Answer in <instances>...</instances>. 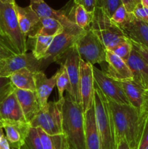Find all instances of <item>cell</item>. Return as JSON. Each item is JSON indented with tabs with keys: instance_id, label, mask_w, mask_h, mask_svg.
Wrapping results in <instances>:
<instances>
[{
	"instance_id": "f6af8a7d",
	"label": "cell",
	"mask_w": 148,
	"mask_h": 149,
	"mask_svg": "<svg viewBox=\"0 0 148 149\" xmlns=\"http://www.w3.org/2000/svg\"><path fill=\"white\" fill-rule=\"evenodd\" d=\"M44 0H30V4H33V3H41L44 2Z\"/></svg>"
},
{
	"instance_id": "1f68e13d",
	"label": "cell",
	"mask_w": 148,
	"mask_h": 149,
	"mask_svg": "<svg viewBox=\"0 0 148 149\" xmlns=\"http://www.w3.org/2000/svg\"><path fill=\"white\" fill-rule=\"evenodd\" d=\"M132 49H133V47H132L131 42L129 40V39H128L127 40H125L118 44L113 49H110V51H112L117 56H118L123 61L126 62L131 53Z\"/></svg>"
},
{
	"instance_id": "f1b7e54d",
	"label": "cell",
	"mask_w": 148,
	"mask_h": 149,
	"mask_svg": "<svg viewBox=\"0 0 148 149\" xmlns=\"http://www.w3.org/2000/svg\"><path fill=\"white\" fill-rule=\"evenodd\" d=\"M133 17H134V15H133V13H129L123 5H120L115 11L110 19L115 26L121 29L129 22L131 21Z\"/></svg>"
},
{
	"instance_id": "d590c367",
	"label": "cell",
	"mask_w": 148,
	"mask_h": 149,
	"mask_svg": "<svg viewBox=\"0 0 148 149\" xmlns=\"http://www.w3.org/2000/svg\"><path fill=\"white\" fill-rule=\"evenodd\" d=\"M132 13L136 19L148 23V9L144 7L141 3L136 4Z\"/></svg>"
},
{
	"instance_id": "603a6c76",
	"label": "cell",
	"mask_w": 148,
	"mask_h": 149,
	"mask_svg": "<svg viewBox=\"0 0 148 149\" xmlns=\"http://www.w3.org/2000/svg\"><path fill=\"white\" fill-rule=\"evenodd\" d=\"M118 83L129 105L142 111L145 89L142 88L133 80L120 81Z\"/></svg>"
},
{
	"instance_id": "5bb4252c",
	"label": "cell",
	"mask_w": 148,
	"mask_h": 149,
	"mask_svg": "<svg viewBox=\"0 0 148 149\" xmlns=\"http://www.w3.org/2000/svg\"><path fill=\"white\" fill-rule=\"evenodd\" d=\"M16 97L26 122L30 124L40 111L41 106L36 92L15 89Z\"/></svg>"
},
{
	"instance_id": "ee69618b",
	"label": "cell",
	"mask_w": 148,
	"mask_h": 149,
	"mask_svg": "<svg viewBox=\"0 0 148 149\" xmlns=\"http://www.w3.org/2000/svg\"><path fill=\"white\" fill-rule=\"evenodd\" d=\"M140 3L144 7L148 9V0H140Z\"/></svg>"
},
{
	"instance_id": "cb8c5ba5",
	"label": "cell",
	"mask_w": 148,
	"mask_h": 149,
	"mask_svg": "<svg viewBox=\"0 0 148 149\" xmlns=\"http://www.w3.org/2000/svg\"><path fill=\"white\" fill-rule=\"evenodd\" d=\"M64 28L57 20L52 18H40L39 24L28 37L33 39L39 36H55L63 32Z\"/></svg>"
},
{
	"instance_id": "681fc988",
	"label": "cell",
	"mask_w": 148,
	"mask_h": 149,
	"mask_svg": "<svg viewBox=\"0 0 148 149\" xmlns=\"http://www.w3.org/2000/svg\"><path fill=\"white\" fill-rule=\"evenodd\" d=\"M136 3H137V4L140 3V0H136Z\"/></svg>"
},
{
	"instance_id": "e575fe53",
	"label": "cell",
	"mask_w": 148,
	"mask_h": 149,
	"mask_svg": "<svg viewBox=\"0 0 148 149\" xmlns=\"http://www.w3.org/2000/svg\"><path fill=\"white\" fill-rule=\"evenodd\" d=\"M148 146V115L145 113V121L142 126L137 149H145Z\"/></svg>"
},
{
	"instance_id": "6da1fadb",
	"label": "cell",
	"mask_w": 148,
	"mask_h": 149,
	"mask_svg": "<svg viewBox=\"0 0 148 149\" xmlns=\"http://www.w3.org/2000/svg\"><path fill=\"white\" fill-rule=\"evenodd\" d=\"M115 125L116 143L125 140L131 149H137L145 113L129 104L109 100Z\"/></svg>"
},
{
	"instance_id": "30bf717a",
	"label": "cell",
	"mask_w": 148,
	"mask_h": 149,
	"mask_svg": "<svg viewBox=\"0 0 148 149\" xmlns=\"http://www.w3.org/2000/svg\"><path fill=\"white\" fill-rule=\"evenodd\" d=\"M94 83L102 92L107 100L118 104H129L118 81L113 79L106 73L93 65Z\"/></svg>"
},
{
	"instance_id": "277c9868",
	"label": "cell",
	"mask_w": 148,
	"mask_h": 149,
	"mask_svg": "<svg viewBox=\"0 0 148 149\" xmlns=\"http://www.w3.org/2000/svg\"><path fill=\"white\" fill-rule=\"evenodd\" d=\"M15 3L0 1V37L16 54L26 53L27 36L20 31Z\"/></svg>"
},
{
	"instance_id": "7a4b0ae2",
	"label": "cell",
	"mask_w": 148,
	"mask_h": 149,
	"mask_svg": "<svg viewBox=\"0 0 148 149\" xmlns=\"http://www.w3.org/2000/svg\"><path fill=\"white\" fill-rule=\"evenodd\" d=\"M62 131L69 149H86L82 107L67 94L62 99Z\"/></svg>"
},
{
	"instance_id": "d4e9b609",
	"label": "cell",
	"mask_w": 148,
	"mask_h": 149,
	"mask_svg": "<svg viewBox=\"0 0 148 149\" xmlns=\"http://www.w3.org/2000/svg\"><path fill=\"white\" fill-rule=\"evenodd\" d=\"M9 77L15 88L36 92L34 72L33 71L23 68L12 73Z\"/></svg>"
},
{
	"instance_id": "bcb514c9",
	"label": "cell",
	"mask_w": 148,
	"mask_h": 149,
	"mask_svg": "<svg viewBox=\"0 0 148 149\" xmlns=\"http://www.w3.org/2000/svg\"><path fill=\"white\" fill-rule=\"evenodd\" d=\"M2 2H6V3H15V0H0Z\"/></svg>"
},
{
	"instance_id": "f35d334b",
	"label": "cell",
	"mask_w": 148,
	"mask_h": 149,
	"mask_svg": "<svg viewBox=\"0 0 148 149\" xmlns=\"http://www.w3.org/2000/svg\"><path fill=\"white\" fill-rule=\"evenodd\" d=\"M74 4L81 5L89 12L94 13L96 8V0H73Z\"/></svg>"
},
{
	"instance_id": "9a60e30c",
	"label": "cell",
	"mask_w": 148,
	"mask_h": 149,
	"mask_svg": "<svg viewBox=\"0 0 148 149\" xmlns=\"http://www.w3.org/2000/svg\"><path fill=\"white\" fill-rule=\"evenodd\" d=\"M105 61L107 63L106 74L110 78L118 81L133 79L131 71L126 63L112 51H106Z\"/></svg>"
},
{
	"instance_id": "c3c4849f",
	"label": "cell",
	"mask_w": 148,
	"mask_h": 149,
	"mask_svg": "<svg viewBox=\"0 0 148 149\" xmlns=\"http://www.w3.org/2000/svg\"><path fill=\"white\" fill-rule=\"evenodd\" d=\"M0 128H2V122L1 119H0Z\"/></svg>"
},
{
	"instance_id": "3957f363",
	"label": "cell",
	"mask_w": 148,
	"mask_h": 149,
	"mask_svg": "<svg viewBox=\"0 0 148 149\" xmlns=\"http://www.w3.org/2000/svg\"><path fill=\"white\" fill-rule=\"evenodd\" d=\"M94 107L100 149H116L115 125L109 101L94 83Z\"/></svg>"
},
{
	"instance_id": "4316f807",
	"label": "cell",
	"mask_w": 148,
	"mask_h": 149,
	"mask_svg": "<svg viewBox=\"0 0 148 149\" xmlns=\"http://www.w3.org/2000/svg\"><path fill=\"white\" fill-rule=\"evenodd\" d=\"M55 36H39L33 38V48L32 54L39 61H43Z\"/></svg>"
},
{
	"instance_id": "60d3db41",
	"label": "cell",
	"mask_w": 148,
	"mask_h": 149,
	"mask_svg": "<svg viewBox=\"0 0 148 149\" xmlns=\"http://www.w3.org/2000/svg\"><path fill=\"white\" fill-rule=\"evenodd\" d=\"M142 112L148 115V88L145 90V95H144V102Z\"/></svg>"
},
{
	"instance_id": "b9f144b4",
	"label": "cell",
	"mask_w": 148,
	"mask_h": 149,
	"mask_svg": "<svg viewBox=\"0 0 148 149\" xmlns=\"http://www.w3.org/2000/svg\"><path fill=\"white\" fill-rule=\"evenodd\" d=\"M0 149H16L12 148V147L10 146V144L9 143L8 141H7V138L4 135L1 140L0 141Z\"/></svg>"
},
{
	"instance_id": "7bdbcfd3",
	"label": "cell",
	"mask_w": 148,
	"mask_h": 149,
	"mask_svg": "<svg viewBox=\"0 0 148 149\" xmlns=\"http://www.w3.org/2000/svg\"><path fill=\"white\" fill-rule=\"evenodd\" d=\"M116 149H131L128 143L125 140H120L117 143V148Z\"/></svg>"
},
{
	"instance_id": "44dd1931",
	"label": "cell",
	"mask_w": 148,
	"mask_h": 149,
	"mask_svg": "<svg viewBox=\"0 0 148 149\" xmlns=\"http://www.w3.org/2000/svg\"><path fill=\"white\" fill-rule=\"evenodd\" d=\"M84 116L86 149H100V141L94 105L84 112Z\"/></svg>"
},
{
	"instance_id": "f907efd6",
	"label": "cell",
	"mask_w": 148,
	"mask_h": 149,
	"mask_svg": "<svg viewBox=\"0 0 148 149\" xmlns=\"http://www.w3.org/2000/svg\"><path fill=\"white\" fill-rule=\"evenodd\" d=\"M145 149H148V146L146 147V148H145Z\"/></svg>"
},
{
	"instance_id": "83f0119b",
	"label": "cell",
	"mask_w": 148,
	"mask_h": 149,
	"mask_svg": "<svg viewBox=\"0 0 148 149\" xmlns=\"http://www.w3.org/2000/svg\"><path fill=\"white\" fill-rule=\"evenodd\" d=\"M73 21L81 29L86 30L90 27L93 18V13H89L83 6L75 5Z\"/></svg>"
},
{
	"instance_id": "484cf974",
	"label": "cell",
	"mask_w": 148,
	"mask_h": 149,
	"mask_svg": "<svg viewBox=\"0 0 148 149\" xmlns=\"http://www.w3.org/2000/svg\"><path fill=\"white\" fill-rule=\"evenodd\" d=\"M41 141L43 149H69L64 134L49 135L42 130L37 128Z\"/></svg>"
},
{
	"instance_id": "f546056e",
	"label": "cell",
	"mask_w": 148,
	"mask_h": 149,
	"mask_svg": "<svg viewBox=\"0 0 148 149\" xmlns=\"http://www.w3.org/2000/svg\"><path fill=\"white\" fill-rule=\"evenodd\" d=\"M59 69H60V74H59L57 80L56 86L57 87L59 100H62L64 97L63 94L65 90L68 92V94H71V87L68 73H67L66 69L64 67V65H61Z\"/></svg>"
},
{
	"instance_id": "52a82bcc",
	"label": "cell",
	"mask_w": 148,
	"mask_h": 149,
	"mask_svg": "<svg viewBox=\"0 0 148 149\" xmlns=\"http://www.w3.org/2000/svg\"><path fill=\"white\" fill-rule=\"evenodd\" d=\"M75 46L81 60L91 65L106 61L105 47L89 28L78 38Z\"/></svg>"
},
{
	"instance_id": "ac0fdd59",
	"label": "cell",
	"mask_w": 148,
	"mask_h": 149,
	"mask_svg": "<svg viewBox=\"0 0 148 149\" xmlns=\"http://www.w3.org/2000/svg\"><path fill=\"white\" fill-rule=\"evenodd\" d=\"M30 5L40 18L48 17L55 19L62 24L64 29H76L79 28L62 10H54L44 1L41 3H33Z\"/></svg>"
},
{
	"instance_id": "d6a6232c",
	"label": "cell",
	"mask_w": 148,
	"mask_h": 149,
	"mask_svg": "<svg viewBox=\"0 0 148 149\" xmlns=\"http://www.w3.org/2000/svg\"><path fill=\"white\" fill-rule=\"evenodd\" d=\"M120 5V0H96V7L101 9L110 17Z\"/></svg>"
},
{
	"instance_id": "7c38bea8",
	"label": "cell",
	"mask_w": 148,
	"mask_h": 149,
	"mask_svg": "<svg viewBox=\"0 0 148 149\" xmlns=\"http://www.w3.org/2000/svg\"><path fill=\"white\" fill-rule=\"evenodd\" d=\"M63 59L64 61L60 63V64L64 65L69 77L71 87V93L69 95L77 103L81 105L79 91V64L81 58L75 45L62 57V60Z\"/></svg>"
},
{
	"instance_id": "ab89813d",
	"label": "cell",
	"mask_w": 148,
	"mask_h": 149,
	"mask_svg": "<svg viewBox=\"0 0 148 149\" xmlns=\"http://www.w3.org/2000/svg\"><path fill=\"white\" fill-rule=\"evenodd\" d=\"M120 1H121L122 5L126 8V10L129 13H132L137 4L136 0H120Z\"/></svg>"
},
{
	"instance_id": "4fadbf2b",
	"label": "cell",
	"mask_w": 148,
	"mask_h": 149,
	"mask_svg": "<svg viewBox=\"0 0 148 149\" xmlns=\"http://www.w3.org/2000/svg\"><path fill=\"white\" fill-rule=\"evenodd\" d=\"M0 119L2 122H27L15 90L0 101Z\"/></svg>"
},
{
	"instance_id": "ffe728a7",
	"label": "cell",
	"mask_w": 148,
	"mask_h": 149,
	"mask_svg": "<svg viewBox=\"0 0 148 149\" xmlns=\"http://www.w3.org/2000/svg\"><path fill=\"white\" fill-rule=\"evenodd\" d=\"M15 8L20 31L25 36H28L39 24L40 17L32 9L30 5L22 7L15 2Z\"/></svg>"
},
{
	"instance_id": "e0dca14e",
	"label": "cell",
	"mask_w": 148,
	"mask_h": 149,
	"mask_svg": "<svg viewBox=\"0 0 148 149\" xmlns=\"http://www.w3.org/2000/svg\"><path fill=\"white\" fill-rule=\"evenodd\" d=\"M59 74L60 69L58 70L51 78H47L44 71L41 70L34 72L36 93L41 107L48 103V98L52 93L54 87L56 86L57 80Z\"/></svg>"
},
{
	"instance_id": "74e56055",
	"label": "cell",
	"mask_w": 148,
	"mask_h": 149,
	"mask_svg": "<svg viewBox=\"0 0 148 149\" xmlns=\"http://www.w3.org/2000/svg\"><path fill=\"white\" fill-rule=\"evenodd\" d=\"M15 54L7 45V44L0 37V60L2 61V60L7 59Z\"/></svg>"
},
{
	"instance_id": "ba28073f",
	"label": "cell",
	"mask_w": 148,
	"mask_h": 149,
	"mask_svg": "<svg viewBox=\"0 0 148 149\" xmlns=\"http://www.w3.org/2000/svg\"><path fill=\"white\" fill-rule=\"evenodd\" d=\"M86 30L78 28L76 29H64L63 32L54 37L43 61L42 64L50 62H58L75 45L78 38Z\"/></svg>"
},
{
	"instance_id": "9c48e42d",
	"label": "cell",
	"mask_w": 148,
	"mask_h": 149,
	"mask_svg": "<svg viewBox=\"0 0 148 149\" xmlns=\"http://www.w3.org/2000/svg\"><path fill=\"white\" fill-rule=\"evenodd\" d=\"M42 61H39L30 53L15 54L13 56L2 60L0 63V77H9L18 70L26 68L33 72L40 71Z\"/></svg>"
},
{
	"instance_id": "8992f818",
	"label": "cell",
	"mask_w": 148,
	"mask_h": 149,
	"mask_svg": "<svg viewBox=\"0 0 148 149\" xmlns=\"http://www.w3.org/2000/svg\"><path fill=\"white\" fill-rule=\"evenodd\" d=\"M62 99L57 101L48 102L42 106L30 123V127L39 128L49 135L63 134Z\"/></svg>"
},
{
	"instance_id": "7402d4cb",
	"label": "cell",
	"mask_w": 148,
	"mask_h": 149,
	"mask_svg": "<svg viewBox=\"0 0 148 149\" xmlns=\"http://www.w3.org/2000/svg\"><path fill=\"white\" fill-rule=\"evenodd\" d=\"M120 30L130 40L148 47V23L133 17Z\"/></svg>"
},
{
	"instance_id": "5b68a950",
	"label": "cell",
	"mask_w": 148,
	"mask_h": 149,
	"mask_svg": "<svg viewBox=\"0 0 148 149\" xmlns=\"http://www.w3.org/2000/svg\"><path fill=\"white\" fill-rule=\"evenodd\" d=\"M89 29L99 38L107 50H110L120 42L127 40L121 30L112 22L101 9L96 7Z\"/></svg>"
},
{
	"instance_id": "8d00e7d4",
	"label": "cell",
	"mask_w": 148,
	"mask_h": 149,
	"mask_svg": "<svg viewBox=\"0 0 148 149\" xmlns=\"http://www.w3.org/2000/svg\"><path fill=\"white\" fill-rule=\"evenodd\" d=\"M130 40V39H129ZM131 42L132 47L133 49L137 52L139 55V56L144 60L145 63L148 65V47L145 46V45H142V44L137 43L136 42L130 40Z\"/></svg>"
},
{
	"instance_id": "836d02e7",
	"label": "cell",
	"mask_w": 148,
	"mask_h": 149,
	"mask_svg": "<svg viewBox=\"0 0 148 149\" xmlns=\"http://www.w3.org/2000/svg\"><path fill=\"white\" fill-rule=\"evenodd\" d=\"M15 87L12 83L10 77H0V101L12 93Z\"/></svg>"
},
{
	"instance_id": "d6986e66",
	"label": "cell",
	"mask_w": 148,
	"mask_h": 149,
	"mask_svg": "<svg viewBox=\"0 0 148 149\" xmlns=\"http://www.w3.org/2000/svg\"><path fill=\"white\" fill-rule=\"evenodd\" d=\"M126 64L133 75V81L144 89L148 88V65L139 56V54L132 49Z\"/></svg>"
},
{
	"instance_id": "816d5d0a",
	"label": "cell",
	"mask_w": 148,
	"mask_h": 149,
	"mask_svg": "<svg viewBox=\"0 0 148 149\" xmlns=\"http://www.w3.org/2000/svg\"><path fill=\"white\" fill-rule=\"evenodd\" d=\"M0 63H1V60H0Z\"/></svg>"
},
{
	"instance_id": "7dc6e473",
	"label": "cell",
	"mask_w": 148,
	"mask_h": 149,
	"mask_svg": "<svg viewBox=\"0 0 148 149\" xmlns=\"http://www.w3.org/2000/svg\"><path fill=\"white\" fill-rule=\"evenodd\" d=\"M4 136V132H3V128H0V141L1 140V138Z\"/></svg>"
},
{
	"instance_id": "8fae6325",
	"label": "cell",
	"mask_w": 148,
	"mask_h": 149,
	"mask_svg": "<svg viewBox=\"0 0 148 149\" xmlns=\"http://www.w3.org/2000/svg\"><path fill=\"white\" fill-rule=\"evenodd\" d=\"M92 67L91 64L80 60L79 91L84 113L94 105V79Z\"/></svg>"
},
{
	"instance_id": "4dcf8cb0",
	"label": "cell",
	"mask_w": 148,
	"mask_h": 149,
	"mask_svg": "<svg viewBox=\"0 0 148 149\" xmlns=\"http://www.w3.org/2000/svg\"><path fill=\"white\" fill-rule=\"evenodd\" d=\"M20 149H43L37 128L30 127L28 135Z\"/></svg>"
},
{
	"instance_id": "2e32d148",
	"label": "cell",
	"mask_w": 148,
	"mask_h": 149,
	"mask_svg": "<svg viewBox=\"0 0 148 149\" xmlns=\"http://www.w3.org/2000/svg\"><path fill=\"white\" fill-rule=\"evenodd\" d=\"M30 127L28 122H2V128L9 143L16 149H20L23 145Z\"/></svg>"
}]
</instances>
